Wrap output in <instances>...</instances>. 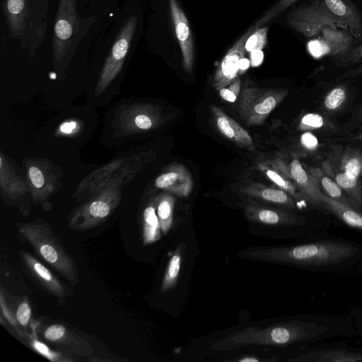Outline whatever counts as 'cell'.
Returning <instances> with one entry per match:
<instances>
[{"instance_id":"cell-1","label":"cell","mask_w":362,"mask_h":362,"mask_svg":"<svg viewBox=\"0 0 362 362\" xmlns=\"http://www.w3.org/2000/svg\"><path fill=\"white\" fill-rule=\"evenodd\" d=\"M344 320L313 317L308 320H291L265 327L249 326L214 341L211 349L231 351L248 346H288L345 334Z\"/></svg>"},{"instance_id":"cell-2","label":"cell","mask_w":362,"mask_h":362,"mask_svg":"<svg viewBox=\"0 0 362 362\" xmlns=\"http://www.w3.org/2000/svg\"><path fill=\"white\" fill-rule=\"evenodd\" d=\"M361 252L360 246L349 241L322 240L287 246L253 247L241 250L236 257L300 267L324 268L353 260Z\"/></svg>"},{"instance_id":"cell-3","label":"cell","mask_w":362,"mask_h":362,"mask_svg":"<svg viewBox=\"0 0 362 362\" xmlns=\"http://www.w3.org/2000/svg\"><path fill=\"white\" fill-rule=\"evenodd\" d=\"M21 240L29 245L37 256L73 286L79 283L76 264L51 226L42 220L20 223L16 226Z\"/></svg>"},{"instance_id":"cell-4","label":"cell","mask_w":362,"mask_h":362,"mask_svg":"<svg viewBox=\"0 0 362 362\" xmlns=\"http://www.w3.org/2000/svg\"><path fill=\"white\" fill-rule=\"evenodd\" d=\"M286 23L293 30L310 39L316 37L325 27L345 29L321 0H313L295 8L288 14Z\"/></svg>"},{"instance_id":"cell-5","label":"cell","mask_w":362,"mask_h":362,"mask_svg":"<svg viewBox=\"0 0 362 362\" xmlns=\"http://www.w3.org/2000/svg\"><path fill=\"white\" fill-rule=\"evenodd\" d=\"M286 95V90L245 87L240 96V113L248 124H261Z\"/></svg>"},{"instance_id":"cell-6","label":"cell","mask_w":362,"mask_h":362,"mask_svg":"<svg viewBox=\"0 0 362 362\" xmlns=\"http://www.w3.org/2000/svg\"><path fill=\"white\" fill-rule=\"evenodd\" d=\"M356 38L346 29L323 28L308 42V50L314 57H330L335 64L344 59L355 45Z\"/></svg>"},{"instance_id":"cell-7","label":"cell","mask_w":362,"mask_h":362,"mask_svg":"<svg viewBox=\"0 0 362 362\" xmlns=\"http://www.w3.org/2000/svg\"><path fill=\"white\" fill-rule=\"evenodd\" d=\"M76 0H59L54 28L53 58L59 62L71 47L73 37L78 31Z\"/></svg>"},{"instance_id":"cell-8","label":"cell","mask_w":362,"mask_h":362,"mask_svg":"<svg viewBox=\"0 0 362 362\" xmlns=\"http://www.w3.org/2000/svg\"><path fill=\"white\" fill-rule=\"evenodd\" d=\"M119 203L115 194H103L71 215L68 226L74 231H86L105 222Z\"/></svg>"},{"instance_id":"cell-9","label":"cell","mask_w":362,"mask_h":362,"mask_svg":"<svg viewBox=\"0 0 362 362\" xmlns=\"http://www.w3.org/2000/svg\"><path fill=\"white\" fill-rule=\"evenodd\" d=\"M40 328L45 341L71 356L89 357L94 351L87 340L63 323H49Z\"/></svg>"},{"instance_id":"cell-10","label":"cell","mask_w":362,"mask_h":362,"mask_svg":"<svg viewBox=\"0 0 362 362\" xmlns=\"http://www.w3.org/2000/svg\"><path fill=\"white\" fill-rule=\"evenodd\" d=\"M137 20V16L132 15L124 21L104 64L99 81L100 87L107 86L122 69L136 29Z\"/></svg>"},{"instance_id":"cell-11","label":"cell","mask_w":362,"mask_h":362,"mask_svg":"<svg viewBox=\"0 0 362 362\" xmlns=\"http://www.w3.org/2000/svg\"><path fill=\"white\" fill-rule=\"evenodd\" d=\"M18 254L23 265L40 287L54 296L59 304H64L67 298L72 295V291L47 266L30 252L21 250Z\"/></svg>"},{"instance_id":"cell-12","label":"cell","mask_w":362,"mask_h":362,"mask_svg":"<svg viewBox=\"0 0 362 362\" xmlns=\"http://www.w3.org/2000/svg\"><path fill=\"white\" fill-rule=\"evenodd\" d=\"M246 218L252 222L274 227L303 226L306 219L288 210L248 203L243 206Z\"/></svg>"},{"instance_id":"cell-13","label":"cell","mask_w":362,"mask_h":362,"mask_svg":"<svg viewBox=\"0 0 362 362\" xmlns=\"http://www.w3.org/2000/svg\"><path fill=\"white\" fill-rule=\"evenodd\" d=\"M253 31L250 29L228 49L214 74L212 85L216 90L228 86L234 81L239 74V62L244 57L245 44L249 35Z\"/></svg>"},{"instance_id":"cell-14","label":"cell","mask_w":362,"mask_h":362,"mask_svg":"<svg viewBox=\"0 0 362 362\" xmlns=\"http://www.w3.org/2000/svg\"><path fill=\"white\" fill-rule=\"evenodd\" d=\"M169 6L182 53L183 67L191 72L194 62V43L189 24L177 0H169Z\"/></svg>"},{"instance_id":"cell-15","label":"cell","mask_w":362,"mask_h":362,"mask_svg":"<svg viewBox=\"0 0 362 362\" xmlns=\"http://www.w3.org/2000/svg\"><path fill=\"white\" fill-rule=\"evenodd\" d=\"M328 11L356 38L362 37V13L351 0H321Z\"/></svg>"},{"instance_id":"cell-16","label":"cell","mask_w":362,"mask_h":362,"mask_svg":"<svg viewBox=\"0 0 362 362\" xmlns=\"http://www.w3.org/2000/svg\"><path fill=\"white\" fill-rule=\"evenodd\" d=\"M156 186L180 197H187L192 189L193 181L189 172L181 165H174L156 180Z\"/></svg>"},{"instance_id":"cell-17","label":"cell","mask_w":362,"mask_h":362,"mask_svg":"<svg viewBox=\"0 0 362 362\" xmlns=\"http://www.w3.org/2000/svg\"><path fill=\"white\" fill-rule=\"evenodd\" d=\"M211 111L219 132L233 143L250 151L254 143L249 133L220 108L212 106Z\"/></svg>"},{"instance_id":"cell-18","label":"cell","mask_w":362,"mask_h":362,"mask_svg":"<svg viewBox=\"0 0 362 362\" xmlns=\"http://www.w3.org/2000/svg\"><path fill=\"white\" fill-rule=\"evenodd\" d=\"M322 170L338 184L353 206L362 211V182L360 177L349 176L328 160L322 163Z\"/></svg>"},{"instance_id":"cell-19","label":"cell","mask_w":362,"mask_h":362,"mask_svg":"<svg viewBox=\"0 0 362 362\" xmlns=\"http://www.w3.org/2000/svg\"><path fill=\"white\" fill-rule=\"evenodd\" d=\"M315 206L332 213L346 226L362 231V211L332 199L322 192L315 198Z\"/></svg>"},{"instance_id":"cell-20","label":"cell","mask_w":362,"mask_h":362,"mask_svg":"<svg viewBox=\"0 0 362 362\" xmlns=\"http://www.w3.org/2000/svg\"><path fill=\"white\" fill-rule=\"evenodd\" d=\"M291 362H357L362 361V351L344 348H326L305 352L288 359Z\"/></svg>"},{"instance_id":"cell-21","label":"cell","mask_w":362,"mask_h":362,"mask_svg":"<svg viewBox=\"0 0 362 362\" xmlns=\"http://www.w3.org/2000/svg\"><path fill=\"white\" fill-rule=\"evenodd\" d=\"M335 167L349 176L362 175V151L351 147H334L328 158Z\"/></svg>"},{"instance_id":"cell-22","label":"cell","mask_w":362,"mask_h":362,"mask_svg":"<svg viewBox=\"0 0 362 362\" xmlns=\"http://www.w3.org/2000/svg\"><path fill=\"white\" fill-rule=\"evenodd\" d=\"M28 0H5L4 12L11 38H21L25 33Z\"/></svg>"},{"instance_id":"cell-23","label":"cell","mask_w":362,"mask_h":362,"mask_svg":"<svg viewBox=\"0 0 362 362\" xmlns=\"http://www.w3.org/2000/svg\"><path fill=\"white\" fill-rule=\"evenodd\" d=\"M305 168L320 192L332 199L353 206L351 200L338 184L329 177L322 168L313 166H308Z\"/></svg>"},{"instance_id":"cell-24","label":"cell","mask_w":362,"mask_h":362,"mask_svg":"<svg viewBox=\"0 0 362 362\" xmlns=\"http://www.w3.org/2000/svg\"><path fill=\"white\" fill-rule=\"evenodd\" d=\"M288 168L291 179L309 199L310 204L315 206V198L320 190L315 185L306 168L297 158L292 160Z\"/></svg>"},{"instance_id":"cell-25","label":"cell","mask_w":362,"mask_h":362,"mask_svg":"<svg viewBox=\"0 0 362 362\" xmlns=\"http://www.w3.org/2000/svg\"><path fill=\"white\" fill-rule=\"evenodd\" d=\"M162 235L160 226L156 211L155 200L149 203L142 214L141 238L144 245L159 240Z\"/></svg>"},{"instance_id":"cell-26","label":"cell","mask_w":362,"mask_h":362,"mask_svg":"<svg viewBox=\"0 0 362 362\" xmlns=\"http://www.w3.org/2000/svg\"><path fill=\"white\" fill-rule=\"evenodd\" d=\"M247 193L250 196L259 198L267 202L283 206L291 211L296 209L293 198L281 189L269 187L251 188L247 190Z\"/></svg>"},{"instance_id":"cell-27","label":"cell","mask_w":362,"mask_h":362,"mask_svg":"<svg viewBox=\"0 0 362 362\" xmlns=\"http://www.w3.org/2000/svg\"><path fill=\"white\" fill-rule=\"evenodd\" d=\"M185 250V245L182 243L176 248L171 256L161 282V293H166L170 291L177 284Z\"/></svg>"},{"instance_id":"cell-28","label":"cell","mask_w":362,"mask_h":362,"mask_svg":"<svg viewBox=\"0 0 362 362\" xmlns=\"http://www.w3.org/2000/svg\"><path fill=\"white\" fill-rule=\"evenodd\" d=\"M37 329L32 330L23 338L34 351L53 362H71L74 361L71 356L60 350H53L40 340L37 337Z\"/></svg>"},{"instance_id":"cell-29","label":"cell","mask_w":362,"mask_h":362,"mask_svg":"<svg viewBox=\"0 0 362 362\" xmlns=\"http://www.w3.org/2000/svg\"><path fill=\"white\" fill-rule=\"evenodd\" d=\"M155 204L162 233L166 235L173 224L175 198L170 194L163 193L156 198Z\"/></svg>"},{"instance_id":"cell-30","label":"cell","mask_w":362,"mask_h":362,"mask_svg":"<svg viewBox=\"0 0 362 362\" xmlns=\"http://www.w3.org/2000/svg\"><path fill=\"white\" fill-rule=\"evenodd\" d=\"M348 97L347 88L339 85L329 90L325 95L322 101V108L327 113H334L342 108Z\"/></svg>"},{"instance_id":"cell-31","label":"cell","mask_w":362,"mask_h":362,"mask_svg":"<svg viewBox=\"0 0 362 362\" xmlns=\"http://www.w3.org/2000/svg\"><path fill=\"white\" fill-rule=\"evenodd\" d=\"M333 128L334 126L331 124L325 117L318 113H307L304 115L300 119L298 123V129L300 131H314Z\"/></svg>"},{"instance_id":"cell-32","label":"cell","mask_w":362,"mask_h":362,"mask_svg":"<svg viewBox=\"0 0 362 362\" xmlns=\"http://www.w3.org/2000/svg\"><path fill=\"white\" fill-rule=\"evenodd\" d=\"M15 315L25 337L28 334L27 329H31L34 321L32 320V308L27 298H23L18 303Z\"/></svg>"},{"instance_id":"cell-33","label":"cell","mask_w":362,"mask_h":362,"mask_svg":"<svg viewBox=\"0 0 362 362\" xmlns=\"http://www.w3.org/2000/svg\"><path fill=\"white\" fill-rule=\"evenodd\" d=\"M267 27L253 30L245 42V51L251 52L255 50H262L267 42Z\"/></svg>"},{"instance_id":"cell-34","label":"cell","mask_w":362,"mask_h":362,"mask_svg":"<svg viewBox=\"0 0 362 362\" xmlns=\"http://www.w3.org/2000/svg\"><path fill=\"white\" fill-rule=\"evenodd\" d=\"M298 1V0H279L257 21L255 27L258 28L269 23Z\"/></svg>"},{"instance_id":"cell-35","label":"cell","mask_w":362,"mask_h":362,"mask_svg":"<svg viewBox=\"0 0 362 362\" xmlns=\"http://www.w3.org/2000/svg\"><path fill=\"white\" fill-rule=\"evenodd\" d=\"M0 317L4 319V320L6 321L8 325L13 327V329L17 332L18 335L23 339L24 337V334L17 322L15 313H13L11 308L9 307L6 301V296H4L2 287L1 288L0 291Z\"/></svg>"},{"instance_id":"cell-36","label":"cell","mask_w":362,"mask_h":362,"mask_svg":"<svg viewBox=\"0 0 362 362\" xmlns=\"http://www.w3.org/2000/svg\"><path fill=\"white\" fill-rule=\"evenodd\" d=\"M362 61V40L353 47L347 56L337 65L339 67H346L354 65Z\"/></svg>"},{"instance_id":"cell-37","label":"cell","mask_w":362,"mask_h":362,"mask_svg":"<svg viewBox=\"0 0 362 362\" xmlns=\"http://www.w3.org/2000/svg\"><path fill=\"white\" fill-rule=\"evenodd\" d=\"M300 141L301 145L308 151H315L319 146L317 138L309 131L301 134Z\"/></svg>"},{"instance_id":"cell-38","label":"cell","mask_w":362,"mask_h":362,"mask_svg":"<svg viewBox=\"0 0 362 362\" xmlns=\"http://www.w3.org/2000/svg\"><path fill=\"white\" fill-rule=\"evenodd\" d=\"M30 180L36 189H40L45 184V178L42 171L36 166H31L28 170Z\"/></svg>"},{"instance_id":"cell-39","label":"cell","mask_w":362,"mask_h":362,"mask_svg":"<svg viewBox=\"0 0 362 362\" xmlns=\"http://www.w3.org/2000/svg\"><path fill=\"white\" fill-rule=\"evenodd\" d=\"M134 122L138 128L144 130L151 128L153 125L151 119L146 115H138Z\"/></svg>"},{"instance_id":"cell-40","label":"cell","mask_w":362,"mask_h":362,"mask_svg":"<svg viewBox=\"0 0 362 362\" xmlns=\"http://www.w3.org/2000/svg\"><path fill=\"white\" fill-rule=\"evenodd\" d=\"M250 64L252 66H257L261 64L264 59V53L262 50H255L250 52Z\"/></svg>"},{"instance_id":"cell-41","label":"cell","mask_w":362,"mask_h":362,"mask_svg":"<svg viewBox=\"0 0 362 362\" xmlns=\"http://www.w3.org/2000/svg\"><path fill=\"white\" fill-rule=\"evenodd\" d=\"M219 93L221 98L228 102L233 103L237 100L238 95L234 93L228 87L223 88L219 90Z\"/></svg>"},{"instance_id":"cell-42","label":"cell","mask_w":362,"mask_h":362,"mask_svg":"<svg viewBox=\"0 0 362 362\" xmlns=\"http://www.w3.org/2000/svg\"><path fill=\"white\" fill-rule=\"evenodd\" d=\"M76 128V122L71 121L63 123L60 127V130L64 134H70Z\"/></svg>"},{"instance_id":"cell-43","label":"cell","mask_w":362,"mask_h":362,"mask_svg":"<svg viewBox=\"0 0 362 362\" xmlns=\"http://www.w3.org/2000/svg\"><path fill=\"white\" fill-rule=\"evenodd\" d=\"M250 65V59L243 57L239 62V74H242L247 70Z\"/></svg>"},{"instance_id":"cell-44","label":"cell","mask_w":362,"mask_h":362,"mask_svg":"<svg viewBox=\"0 0 362 362\" xmlns=\"http://www.w3.org/2000/svg\"><path fill=\"white\" fill-rule=\"evenodd\" d=\"M352 122L354 124H362V106H360L354 115Z\"/></svg>"},{"instance_id":"cell-45","label":"cell","mask_w":362,"mask_h":362,"mask_svg":"<svg viewBox=\"0 0 362 362\" xmlns=\"http://www.w3.org/2000/svg\"><path fill=\"white\" fill-rule=\"evenodd\" d=\"M239 362H259L260 359L255 356H246L238 360Z\"/></svg>"},{"instance_id":"cell-46","label":"cell","mask_w":362,"mask_h":362,"mask_svg":"<svg viewBox=\"0 0 362 362\" xmlns=\"http://www.w3.org/2000/svg\"><path fill=\"white\" fill-rule=\"evenodd\" d=\"M351 141H362V131L356 133V134H354V135H352L350 139H349Z\"/></svg>"},{"instance_id":"cell-47","label":"cell","mask_w":362,"mask_h":362,"mask_svg":"<svg viewBox=\"0 0 362 362\" xmlns=\"http://www.w3.org/2000/svg\"><path fill=\"white\" fill-rule=\"evenodd\" d=\"M360 106H362V104Z\"/></svg>"}]
</instances>
